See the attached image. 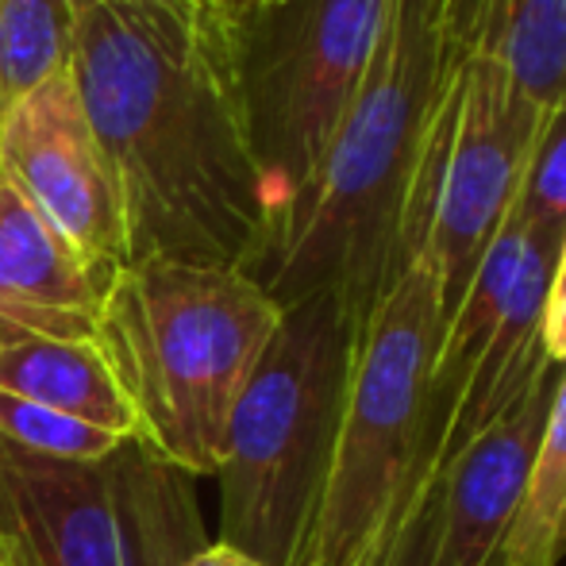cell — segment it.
Segmentation results:
<instances>
[{
	"instance_id": "obj_8",
	"label": "cell",
	"mask_w": 566,
	"mask_h": 566,
	"mask_svg": "<svg viewBox=\"0 0 566 566\" xmlns=\"http://www.w3.org/2000/svg\"><path fill=\"white\" fill-rule=\"evenodd\" d=\"M544 108L532 105L505 66L459 54L454 116L436 170L432 224L420 259L440 285L443 321L467 293L485 247L509 220Z\"/></svg>"
},
{
	"instance_id": "obj_19",
	"label": "cell",
	"mask_w": 566,
	"mask_h": 566,
	"mask_svg": "<svg viewBox=\"0 0 566 566\" xmlns=\"http://www.w3.org/2000/svg\"><path fill=\"white\" fill-rule=\"evenodd\" d=\"M544 350L555 366H566V282H552V293H547L544 305Z\"/></svg>"
},
{
	"instance_id": "obj_16",
	"label": "cell",
	"mask_w": 566,
	"mask_h": 566,
	"mask_svg": "<svg viewBox=\"0 0 566 566\" xmlns=\"http://www.w3.org/2000/svg\"><path fill=\"white\" fill-rule=\"evenodd\" d=\"M513 217L528 231L566 239V101L544 108L516 186Z\"/></svg>"
},
{
	"instance_id": "obj_17",
	"label": "cell",
	"mask_w": 566,
	"mask_h": 566,
	"mask_svg": "<svg viewBox=\"0 0 566 566\" xmlns=\"http://www.w3.org/2000/svg\"><path fill=\"white\" fill-rule=\"evenodd\" d=\"M0 440L46 454V459H101L119 443L101 428H90L82 420L62 417V412L12 394H0Z\"/></svg>"
},
{
	"instance_id": "obj_1",
	"label": "cell",
	"mask_w": 566,
	"mask_h": 566,
	"mask_svg": "<svg viewBox=\"0 0 566 566\" xmlns=\"http://www.w3.org/2000/svg\"><path fill=\"white\" fill-rule=\"evenodd\" d=\"M70 77L124 201L127 266L254 274L270 209L239 116L224 0H85Z\"/></svg>"
},
{
	"instance_id": "obj_14",
	"label": "cell",
	"mask_w": 566,
	"mask_h": 566,
	"mask_svg": "<svg viewBox=\"0 0 566 566\" xmlns=\"http://www.w3.org/2000/svg\"><path fill=\"white\" fill-rule=\"evenodd\" d=\"M566 559V366L555 374L552 409L532 462L528 493L509 524L501 566H559Z\"/></svg>"
},
{
	"instance_id": "obj_15",
	"label": "cell",
	"mask_w": 566,
	"mask_h": 566,
	"mask_svg": "<svg viewBox=\"0 0 566 566\" xmlns=\"http://www.w3.org/2000/svg\"><path fill=\"white\" fill-rule=\"evenodd\" d=\"M85 0H0V116L70 70Z\"/></svg>"
},
{
	"instance_id": "obj_2",
	"label": "cell",
	"mask_w": 566,
	"mask_h": 566,
	"mask_svg": "<svg viewBox=\"0 0 566 566\" xmlns=\"http://www.w3.org/2000/svg\"><path fill=\"white\" fill-rule=\"evenodd\" d=\"M459 51L440 0H389L366 77L254 282L277 308L336 293L363 328L409 266L405 217Z\"/></svg>"
},
{
	"instance_id": "obj_7",
	"label": "cell",
	"mask_w": 566,
	"mask_h": 566,
	"mask_svg": "<svg viewBox=\"0 0 566 566\" xmlns=\"http://www.w3.org/2000/svg\"><path fill=\"white\" fill-rule=\"evenodd\" d=\"M386 4L389 0L224 4L231 77L247 147L266 193L270 243L290 205L313 181L363 85Z\"/></svg>"
},
{
	"instance_id": "obj_5",
	"label": "cell",
	"mask_w": 566,
	"mask_h": 566,
	"mask_svg": "<svg viewBox=\"0 0 566 566\" xmlns=\"http://www.w3.org/2000/svg\"><path fill=\"white\" fill-rule=\"evenodd\" d=\"M443 336L440 285L409 262L363 324L301 566H370L424 470L428 378Z\"/></svg>"
},
{
	"instance_id": "obj_21",
	"label": "cell",
	"mask_w": 566,
	"mask_h": 566,
	"mask_svg": "<svg viewBox=\"0 0 566 566\" xmlns=\"http://www.w3.org/2000/svg\"><path fill=\"white\" fill-rule=\"evenodd\" d=\"M555 282H566V239H563V251H559V266H555Z\"/></svg>"
},
{
	"instance_id": "obj_6",
	"label": "cell",
	"mask_w": 566,
	"mask_h": 566,
	"mask_svg": "<svg viewBox=\"0 0 566 566\" xmlns=\"http://www.w3.org/2000/svg\"><path fill=\"white\" fill-rule=\"evenodd\" d=\"M193 482L139 436L101 459L0 440V566H186L212 544Z\"/></svg>"
},
{
	"instance_id": "obj_11",
	"label": "cell",
	"mask_w": 566,
	"mask_h": 566,
	"mask_svg": "<svg viewBox=\"0 0 566 566\" xmlns=\"http://www.w3.org/2000/svg\"><path fill=\"white\" fill-rule=\"evenodd\" d=\"M108 285L0 178V339H93Z\"/></svg>"
},
{
	"instance_id": "obj_3",
	"label": "cell",
	"mask_w": 566,
	"mask_h": 566,
	"mask_svg": "<svg viewBox=\"0 0 566 566\" xmlns=\"http://www.w3.org/2000/svg\"><path fill=\"white\" fill-rule=\"evenodd\" d=\"M282 308L243 270L147 259L113 277L93 343L135 436L189 478H217L228 417Z\"/></svg>"
},
{
	"instance_id": "obj_12",
	"label": "cell",
	"mask_w": 566,
	"mask_h": 566,
	"mask_svg": "<svg viewBox=\"0 0 566 566\" xmlns=\"http://www.w3.org/2000/svg\"><path fill=\"white\" fill-rule=\"evenodd\" d=\"M459 54L505 66L539 108L566 101V0H440Z\"/></svg>"
},
{
	"instance_id": "obj_18",
	"label": "cell",
	"mask_w": 566,
	"mask_h": 566,
	"mask_svg": "<svg viewBox=\"0 0 566 566\" xmlns=\"http://www.w3.org/2000/svg\"><path fill=\"white\" fill-rule=\"evenodd\" d=\"M370 566H451L440 555V467L424 459L417 490L409 493L394 532Z\"/></svg>"
},
{
	"instance_id": "obj_13",
	"label": "cell",
	"mask_w": 566,
	"mask_h": 566,
	"mask_svg": "<svg viewBox=\"0 0 566 566\" xmlns=\"http://www.w3.org/2000/svg\"><path fill=\"white\" fill-rule=\"evenodd\" d=\"M0 394L23 397L62 417L127 440L135 417L93 339L8 336L0 339Z\"/></svg>"
},
{
	"instance_id": "obj_4",
	"label": "cell",
	"mask_w": 566,
	"mask_h": 566,
	"mask_svg": "<svg viewBox=\"0 0 566 566\" xmlns=\"http://www.w3.org/2000/svg\"><path fill=\"white\" fill-rule=\"evenodd\" d=\"M358 332L336 293L282 308L228 417L217 544L259 566H301L336 451Z\"/></svg>"
},
{
	"instance_id": "obj_20",
	"label": "cell",
	"mask_w": 566,
	"mask_h": 566,
	"mask_svg": "<svg viewBox=\"0 0 566 566\" xmlns=\"http://www.w3.org/2000/svg\"><path fill=\"white\" fill-rule=\"evenodd\" d=\"M186 566H259V563H251L247 555H239V552H231V547H224V544H217L212 539L209 547H205L201 555H193Z\"/></svg>"
},
{
	"instance_id": "obj_22",
	"label": "cell",
	"mask_w": 566,
	"mask_h": 566,
	"mask_svg": "<svg viewBox=\"0 0 566 566\" xmlns=\"http://www.w3.org/2000/svg\"><path fill=\"white\" fill-rule=\"evenodd\" d=\"M224 4H254V0H224Z\"/></svg>"
},
{
	"instance_id": "obj_10",
	"label": "cell",
	"mask_w": 566,
	"mask_h": 566,
	"mask_svg": "<svg viewBox=\"0 0 566 566\" xmlns=\"http://www.w3.org/2000/svg\"><path fill=\"white\" fill-rule=\"evenodd\" d=\"M552 394L555 363H547L440 470V555L451 566H501L509 524L528 493Z\"/></svg>"
},
{
	"instance_id": "obj_9",
	"label": "cell",
	"mask_w": 566,
	"mask_h": 566,
	"mask_svg": "<svg viewBox=\"0 0 566 566\" xmlns=\"http://www.w3.org/2000/svg\"><path fill=\"white\" fill-rule=\"evenodd\" d=\"M0 178L93 270L116 277L127 266L124 201L70 70L0 116Z\"/></svg>"
}]
</instances>
